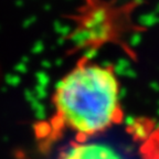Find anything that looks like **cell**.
I'll return each instance as SVG.
<instances>
[{
  "mask_svg": "<svg viewBox=\"0 0 159 159\" xmlns=\"http://www.w3.org/2000/svg\"><path fill=\"white\" fill-rule=\"evenodd\" d=\"M119 89L112 65L99 64L86 55L80 57L55 86L57 118L80 138L104 132L122 118Z\"/></svg>",
  "mask_w": 159,
  "mask_h": 159,
  "instance_id": "6da1fadb",
  "label": "cell"
},
{
  "mask_svg": "<svg viewBox=\"0 0 159 159\" xmlns=\"http://www.w3.org/2000/svg\"><path fill=\"white\" fill-rule=\"evenodd\" d=\"M61 159H123L112 147L97 143L80 142L63 152Z\"/></svg>",
  "mask_w": 159,
  "mask_h": 159,
  "instance_id": "7a4b0ae2",
  "label": "cell"
}]
</instances>
